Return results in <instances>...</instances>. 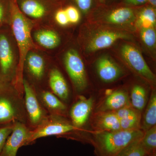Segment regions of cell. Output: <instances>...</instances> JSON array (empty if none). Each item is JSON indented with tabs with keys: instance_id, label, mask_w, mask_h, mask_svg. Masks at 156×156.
Listing matches in <instances>:
<instances>
[{
	"instance_id": "cell-1",
	"label": "cell",
	"mask_w": 156,
	"mask_h": 156,
	"mask_svg": "<svg viewBox=\"0 0 156 156\" xmlns=\"http://www.w3.org/2000/svg\"><path fill=\"white\" fill-rule=\"evenodd\" d=\"M20 56L10 25L0 28V87L14 85L23 90Z\"/></svg>"
},
{
	"instance_id": "cell-2",
	"label": "cell",
	"mask_w": 156,
	"mask_h": 156,
	"mask_svg": "<svg viewBox=\"0 0 156 156\" xmlns=\"http://www.w3.org/2000/svg\"><path fill=\"white\" fill-rule=\"evenodd\" d=\"M141 129L97 131L92 140L97 156H116L131 144L142 138Z\"/></svg>"
},
{
	"instance_id": "cell-3",
	"label": "cell",
	"mask_w": 156,
	"mask_h": 156,
	"mask_svg": "<svg viewBox=\"0 0 156 156\" xmlns=\"http://www.w3.org/2000/svg\"><path fill=\"white\" fill-rule=\"evenodd\" d=\"M15 122L27 125L23 91L14 85L0 87V127Z\"/></svg>"
},
{
	"instance_id": "cell-4",
	"label": "cell",
	"mask_w": 156,
	"mask_h": 156,
	"mask_svg": "<svg viewBox=\"0 0 156 156\" xmlns=\"http://www.w3.org/2000/svg\"><path fill=\"white\" fill-rule=\"evenodd\" d=\"M35 23L20 12L16 0L11 1L10 27L19 50L20 72L22 78L23 65L26 54L31 49L37 48L31 37V30Z\"/></svg>"
},
{
	"instance_id": "cell-5",
	"label": "cell",
	"mask_w": 156,
	"mask_h": 156,
	"mask_svg": "<svg viewBox=\"0 0 156 156\" xmlns=\"http://www.w3.org/2000/svg\"><path fill=\"white\" fill-rule=\"evenodd\" d=\"M52 59L44 51L34 48L26 54L23 65V78L35 88L47 87L48 72Z\"/></svg>"
},
{
	"instance_id": "cell-6",
	"label": "cell",
	"mask_w": 156,
	"mask_h": 156,
	"mask_svg": "<svg viewBox=\"0 0 156 156\" xmlns=\"http://www.w3.org/2000/svg\"><path fill=\"white\" fill-rule=\"evenodd\" d=\"M75 131L66 116L50 115L41 125L31 131L30 145L39 138L48 136H71Z\"/></svg>"
},
{
	"instance_id": "cell-7",
	"label": "cell",
	"mask_w": 156,
	"mask_h": 156,
	"mask_svg": "<svg viewBox=\"0 0 156 156\" xmlns=\"http://www.w3.org/2000/svg\"><path fill=\"white\" fill-rule=\"evenodd\" d=\"M23 87L27 126L32 130L40 126L49 114L39 100L35 88L23 78Z\"/></svg>"
},
{
	"instance_id": "cell-8",
	"label": "cell",
	"mask_w": 156,
	"mask_h": 156,
	"mask_svg": "<svg viewBox=\"0 0 156 156\" xmlns=\"http://www.w3.org/2000/svg\"><path fill=\"white\" fill-rule=\"evenodd\" d=\"M62 61L76 91L78 92L83 91L88 84L87 73L83 61L77 50L74 48L66 50Z\"/></svg>"
},
{
	"instance_id": "cell-9",
	"label": "cell",
	"mask_w": 156,
	"mask_h": 156,
	"mask_svg": "<svg viewBox=\"0 0 156 156\" xmlns=\"http://www.w3.org/2000/svg\"><path fill=\"white\" fill-rule=\"evenodd\" d=\"M31 37L37 48L50 55L61 44V36L50 22L35 23Z\"/></svg>"
},
{
	"instance_id": "cell-10",
	"label": "cell",
	"mask_w": 156,
	"mask_h": 156,
	"mask_svg": "<svg viewBox=\"0 0 156 156\" xmlns=\"http://www.w3.org/2000/svg\"><path fill=\"white\" fill-rule=\"evenodd\" d=\"M31 131L26 124L14 122L13 131L6 140L0 156H17L20 148L30 145Z\"/></svg>"
},
{
	"instance_id": "cell-11",
	"label": "cell",
	"mask_w": 156,
	"mask_h": 156,
	"mask_svg": "<svg viewBox=\"0 0 156 156\" xmlns=\"http://www.w3.org/2000/svg\"><path fill=\"white\" fill-rule=\"evenodd\" d=\"M121 53L129 66L136 73L150 82H154V74L137 48L132 45L126 44L122 47Z\"/></svg>"
},
{
	"instance_id": "cell-12",
	"label": "cell",
	"mask_w": 156,
	"mask_h": 156,
	"mask_svg": "<svg viewBox=\"0 0 156 156\" xmlns=\"http://www.w3.org/2000/svg\"><path fill=\"white\" fill-rule=\"evenodd\" d=\"M78 97L69 112L70 121L75 129L74 132L83 127L87 122L93 105L92 98H87L81 95Z\"/></svg>"
},
{
	"instance_id": "cell-13",
	"label": "cell",
	"mask_w": 156,
	"mask_h": 156,
	"mask_svg": "<svg viewBox=\"0 0 156 156\" xmlns=\"http://www.w3.org/2000/svg\"><path fill=\"white\" fill-rule=\"evenodd\" d=\"M16 2L20 12L36 23L50 22L48 6L41 0H16Z\"/></svg>"
},
{
	"instance_id": "cell-14",
	"label": "cell",
	"mask_w": 156,
	"mask_h": 156,
	"mask_svg": "<svg viewBox=\"0 0 156 156\" xmlns=\"http://www.w3.org/2000/svg\"><path fill=\"white\" fill-rule=\"evenodd\" d=\"M47 87L64 103L69 99L70 90L67 81L60 70L52 62L48 73Z\"/></svg>"
},
{
	"instance_id": "cell-15",
	"label": "cell",
	"mask_w": 156,
	"mask_h": 156,
	"mask_svg": "<svg viewBox=\"0 0 156 156\" xmlns=\"http://www.w3.org/2000/svg\"><path fill=\"white\" fill-rule=\"evenodd\" d=\"M35 89L39 100L50 115L66 116L67 107L47 87Z\"/></svg>"
},
{
	"instance_id": "cell-16",
	"label": "cell",
	"mask_w": 156,
	"mask_h": 156,
	"mask_svg": "<svg viewBox=\"0 0 156 156\" xmlns=\"http://www.w3.org/2000/svg\"><path fill=\"white\" fill-rule=\"evenodd\" d=\"M128 37V36L122 33L110 31L101 32L90 41L87 46V50L89 52H93L106 49L118 40Z\"/></svg>"
},
{
	"instance_id": "cell-17",
	"label": "cell",
	"mask_w": 156,
	"mask_h": 156,
	"mask_svg": "<svg viewBox=\"0 0 156 156\" xmlns=\"http://www.w3.org/2000/svg\"><path fill=\"white\" fill-rule=\"evenodd\" d=\"M123 130L140 129L141 117L140 112L132 106L126 107L114 112Z\"/></svg>"
},
{
	"instance_id": "cell-18",
	"label": "cell",
	"mask_w": 156,
	"mask_h": 156,
	"mask_svg": "<svg viewBox=\"0 0 156 156\" xmlns=\"http://www.w3.org/2000/svg\"><path fill=\"white\" fill-rule=\"evenodd\" d=\"M92 126L97 131H112L122 129L114 112L98 111L93 118Z\"/></svg>"
},
{
	"instance_id": "cell-19",
	"label": "cell",
	"mask_w": 156,
	"mask_h": 156,
	"mask_svg": "<svg viewBox=\"0 0 156 156\" xmlns=\"http://www.w3.org/2000/svg\"><path fill=\"white\" fill-rule=\"evenodd\" d=\"M97 71L99 78L104 82H114L121 76L122 70L119 66L108 57L104 56L97 61Z\"/></svg>"
},
{
	"instance_id": "cell-20",
	"label": "cell",
	"mask_w": 156,
	"mask_h": 156,
	"mask_svg": "<svg viewBox=\"0 0 156 156\" xmlns=\"http://www.w3.org/2000/svg\"><path fill=\"white\" fill-rule=\"evenodd\" d=\"M131 105L130 97L127 92L124 90H117L107 96L101 104L99 111L115 112Z\"/></svg>"
},
{
	"instance_id": "cell-21",
	"label": "cell",
	"mask_w": 156,
	"mask_h": 156,
	"mask_svg": "<svg viewBox=\"0 0 156 156\" xmlns=\"http://www.w3.org/2000/svg\"><path fill=\"white\" fill-rule=\"evenodd\" d=\"M156 94L155 92L152 93L147 106L141 123L140 129L144 132L156 126Z\"/></svg>"
},
{
	"instance_id": "cell-22",
	"label": "cell",
	"mask_w": 156,
	"mask_h": 156,
	"mask_svg": "<svg viewBox=\"0 0 156 156\" xmlns=\"http://www.w3.org/2000/svg\"><path fill=\"white\" fill-rule=\"evenodd\" d=\"M131 106L139 112L142 111L147 102V93L142 86L136 85L131 89L130 97Z\"/></svg>"
},
{
	"instance_id": "cell-23",
	"label": "cell",
	"mask_w": 156,
	"mask_h": 156,
	"mask_svg": "<svg viewBox=\"0 0 156 156\" xmlns=\"http://www.w3.org/2000/svg\"><path fill=\"white\" fill-rule=\"evenodd\" d=\"M134 11L126 7L119 8L112 11L106 17L107 20L115 24H123L130 22L134 19Z\"/></svg>"
},
{
	"instance_id": "cell-24",
	"label": "cell",
	"mask_w": 156,
	"mask_h": 156,
	"mask_svg": "<svg viewBox=\"0 0 156 156\" xmlns=\"http://www.w3.org/2000/svg\"><path fill=\"white\" fill-rule=\"evenodd\" d=\"M155 11L152 8H147L140 12L137 23L141 28L154 27L156 24Z\"/></svg>"
},
{
	"instance_id": "cell-25",
	"label": "cell",
	"mask_w": 156,
	"mask_h": 156,
	"mask_svg": "<svg viewBox=\"0 0 156 156\" xmlns=\"http://www.w3.org/2000/svg\"><path fill=\"white\" fill-rule=\"evenodd\" d=\"M141 142L149 154L156 152V126L144 132Z\"/></svg>"
},
{
	"instance_id": "cell-26",
	"label": "cell",
	"mask_w": 156,
	"mask_h": 156,
	"mask_svg": "<svg viewBox=\"0 0 156 156\" xmlns=\"http://www.w3.org/2000/svg\"><path fill=\"white\" fill-rule=\"evenodd\" d=\"M141 139L131 144L116 156H147L149 154L143 146Z\"/></svg>"
},
{
	"instance_id": "cell-27",
	"label": "cell",
	"mask_w": 156,
	"mask_h": 156,
	"mask_svg": "<svg viewBox=\"0 0 156 156\" xmlns=\"http://www.w3.org/2000/svg\"><path fill=\"white\" fill-rule=\"evenodd\" d=\"M11 1L7 4L5 1L0 0V28L10 25Z\"/></svg>"
},
{
	"instance_id": "cell-28",
	"label": "cell",
	"mask_w": 156,
	"mask_h": 156,
	"mask_svg": "<svg viewBox=\"0 0 156 156\" xmlns=\"http://www.w3.org/2000/svg\"><path fill=\"white\" fill-rule=\"evenodd\" d=\"M140 37L144 44L149 48H154L155 46L156 34L154 27L141 28Z\"/></svg>"
},
{
	"instance_id": "cell-29",
	"label": "cell",
	"mask_w": 156,
	"mask_h": 156,
	"mask_svg": "<svg viewBox=\"0 0 156 156\" xmlns=\"http://www.w3.org/2000/svg\"><path fill=\"white\" fill-rule=\"evenodd\" d=\"M14 126V122H13L0 127V154L8 137L13 131Z\"/></svg>"
},
{
	"instance_id": "cell-30",
	"label": "cell",
	"mask_w": 156,
	"mask_h": 156,
	"mask_svg": "<svg viewBox=\"0 0 156 156\" xmlns=\"http://www.w3.org/2000/svg\"><path fill=\"white\" fill-rule=\"evenodd\" d=\"M70 24H76L80 19V14L76 7L69 6L65 9Z\"/></svg>"
},
{
	"instance_id": "cell-31",
	"label": "cell",
	"mask_w": 156,
	"mask_h": 156,
	"mask_svg": "<svg viewBox=\"0 0 156 156\" xmlns=\"http://www.w3.org/2000/svg\"><path fill=\"white\" fill-rule=\"evenodd\" d=\"M54 20L56 24L59 26L64 27L70 24L65 9H60L57 10L54 14Z\"/></svg>"
},
{
	"instance_id": "cell-32",
	"label": "cell",
	"mask_w": 156,
	"mask_h": 156,
	"mask_svg": "<svg viewBox=\"0 0 156 156\" xmlns=\"http://www.w3.org/2000/svg\"><path fill=\"white\" fill-rule=\"evenodd\" d=\"M79 9L84 13H87L92 6V0H75Z\"/></svg>"
},
{
	"instance_id": "cell-33",
	"label": "cell",
	"mask_w": 156,
	"mask_h": 156,
	"mask_svg": "<svg viewBox=\"0 0 156 156\" xmlns=\"http://www.w3.org/2000/svg\"><path fill=\"white\" fill-rule=\"evenodd\" d=\"M126 2L134 5H142L145 4L147 0H126Z\"/></svg>"
},
{
	"instance_id": "cell-34",
	"label": "cell",
	"mask_w": 156,
	"mask_h": 156,
	"mask_svg": "<svg viewBox=\"0 0 156 156\" xmlns=\"http://www.w3.org/2000/svg\"><path fill=\"white\" fill-rule=\"evenodd\" d=\"M147 1L150 3L152 5L155 7L156 5V0H147Z\"/></svg>"
},
{
	"instance_id": "cell-35",
	"label": "cell",
	"mask_w": 156,
	"mask_h": 156,
	"mask_svg": "<svg viewBox=\"0 0 156 156\" xmlns=\"http://www.w3.org/2000/svg\"><path fill=\"white\" fill-rule=\"evenodd\" d=\"M147 156H156V152L154 153L150 154L148 155Z\"/></svg>"
},
{
	"instance_id": "cell-36",
	"label": "cell",
	"mask_w": 156,
	"mask_h": 156,
	"mask_svg": "<svg viewBox=\"0 0 156 156\" xmlns=\"http://www.w3.org/2000/svg\"><path fill=\"white\" fill-rule=\"evenodd\" d=\"M99 2H100L103 3L104 2H105V0H99Z\"/></svg>"
},
{
	"instance_id": "cell-37",
	"label": "cell",
	"mask_w": 156,
	"mask_h": 156,
	"mask_svg": "<svg viewBox=\"0 0 156 156\" xmlns=\"http://www.w3.org/2000/svg\"><path fill=\"white\" fill-rule=\"evenodd\" d=\"M147 156H148V155H147Z\"/></svg>"
}]
</instances>
